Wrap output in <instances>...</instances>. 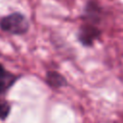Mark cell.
Returning <instances> with one entry per match:
<instances>
[{"label": "cell", "instance_id": "3", "mask_svg": "<svg viewBox=\"0 0 123 123\" xmlns=\"http://www.w3.org/2000/svg\"><path fill=\"white\" fill-rule=\"evenodd\" d=\"M14 81L15 77L12 74L7 72L0 64V93L5 92L9 87H11Z\"/></svg>", "mask_w": 123, "mask_h": 123}, {"label": "cell", "instance_id": "1", "mask_svg": "<svg viewBox=\"0 0 123 123\" xmlns=\"http://www.w3.org/2000/svg\"><path fill=\"white\" fill-rule=\"evenodd\" d=\"M0 27L5 32L13 35H22L28 31L29 22L23 14L19 12H13L1 19Z\"/></svg>", "mask_w": 123, "mask_h": 123}, {"label": "cell", "instance_id": "2", "mask_svg": "<svg viewBox=\"0 0 123 123\" xmlns=\"http://www.w3.org/2000/svg\"><path fill=\"white\" fill-rule=\"evenodd\" d=\"M100 32L93 26H83L79 32V39L85 45H91L99 37Z\"/></svg>", "mask_w": 123, "mask_h": 123}, {"label": "cell", "instance_id": "5", "mask_svg": "<svg viewBox=\"0 0 123 123\" xmlns=\"http://www.w3.org/2000/svg\"><path fill=\"white\" fill-rule=\"evenodd\" d=\"M10 112V106L7 102L0 100V119H4Z\"/></svg>", "mask_w": 123, "mask_h": 123}, {"label": "cell", "instance_id": "4", "mask_svg": "<svg viewBox=\"0 0 123 123\" xmlns=\"http://www.w3.org/2000/svg\"><path fill=\"white\" fill-rule=\"evenodd\" d=\"M47 82L49 85L55 87H59L65 85V79L57 72H49L47 74Z\"/></svg>", "mask_w": 123, "mask_h": 123}]
</instances>
